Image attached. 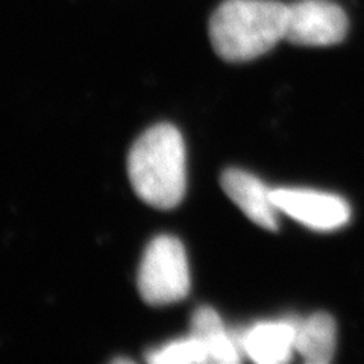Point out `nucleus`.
Instances as JSON below:
<instances>
[{
	"instance_id": "1",
	"label": "nucleus",
	"mask_w": 364,
	"mask_h": 364,
	"mask_svg": "<svg viewBox=\"0 0 364 364\" xmlns=\"http://www.w3.org/2000/svg\"><path fill=\"white\" fill-rule=\"evenodd\" d=\"M289 5L278 0H225L210 18V40L222 60L246 63L284 40Z\"/></svg>"
},
{
	"instance_id": "2",
	"label": "nucleus",
	"mask_w": 364,
	"mask_h": 364,
	"mask_svg": "<svg viewBox=\"0 0 364 364\" xmlns=\"http://www.w3.org/2000/svg\"><path fill=\"white\" fill-rule=\"evenodd\" d=\"M131 186L141 200L159 210H172L186 195V146L173 124L147 129L128 156Z\"/></svg>"
},
{
	"instance_id": "3",
	"label": "nucleus",
	"mask_w": 364,
	"mask_h": 364,
	"mask_svg": "<svg viewBox=\"0 0 364 364\" xmlns=\"http://www.w3.org/2000/svg\"><path fill=\"white\" fill-rule=\"evenodd\" d=\"M140 296L149 305H168L187 298L190 269L184 245L172 235H158L146 247L136 279Z\"/></svg>"
},
{
	"instance_id": "4",
	"label": "nucleus",
	"mask_w": 364,
	"mask_h": 364,
	"mask_svg": "<svg viewBox=\"0 0 364 364\" xmlns=\"http://www.w3.org/2000/svg\"><path fill=\"white\" fill-rule=\"evenodd\" d=\"M349 21L331 0H298L289 5L284 40L298 46H333L343 41Z\"/></svg>"
},
{
	"instance_id": "5",
	"label": "nucleus",
	"mask_w": 364,
	"mask_h": 364,
	"mask_svg": "<svg viewBox=\"0 0 364 364\" xmlns=\"http://www.w3.org/2000/svg\"><path fill=\"white\" fill-rule=\"evenodd\" d=\"M277 210L291 219L318 231H333L350 219V208L345 199L329 193L306 188H275L270 191Z\"/></svg>"
},
{
	"instance_id": "6",
	"label": "nucleus",
	"mask_w": 364,
	"mask_h": 364,
	"mask_svg": "<svg viewBox=\"0 0 364 364\" xmlns=\"http://www.w3.org/2000/svg\"><path fill=\"white\" fill-rule=\"evenodd\" d=\"M220 184L223 191L247 218L267 231L278 230L277 207L263 181L240 168H226Z\"/></svg>"
},
{
	"instance_id": "7",
	"label": "nucleus",
	"mask_w": 364,
	"mask_h": 364,
	"mask_svg": "<svg viewBox=\"0 0 364 364\" xmlns=\"http://www.w3.org/2000/svg\"><path fill=\"white\" fill-rule=\"evenodd\" d=\"M294 322H261L250 326L240 337V349L255 363L281 364L291 360L294 352Z\"/></svg>"
},
{
	"instance_id": "8",
	"label": "nucleus",
	"mask_w": 364,
	"mask_h": 364,
	"mask_svg": "<svg viewBox=\"0 0 364 364\" xmlns=\"http://www.w3.org/2000/svg\"><path fill=\"white\" fill-rule=\"evenodd\" d=\"M294 352L310 364H328L333 360L337 343L334 318L326 313H316L294 322Z\"/></svg>"
},
{
	"instance_id": "9",
	"label": "nucleus",
	"mask_w": 364,
	"mask_h": 364,
	"mask_svg": "<svg viewBox=\"0 0 364 364\" xmlns=\"http://www.w3.org/2000/svg\"><path fill=\"white\" fill-rule=\"evenodd\" d=\"M190 328V334L198 337L207 348V363L234 364L240 361V345L211 306H199L191 316Z\"/></svg>"
},
{
	"instance_id": "10",
	"label": "nucleus",
	"mask_w": 364,
	"mask_h": 364,
	"mask_svg": "<svg viewBox=\"0 0 364 364\" xmlns=\"http://www.w3.org/2000/svg\"><path fill=\"white\" fill-rule=\"evenodd\" d=\"M146 360L152 364H195L207 363L208 354L202 341L190 334L188 337L168 341L161 348L149 350Z\"/></svg>"
}]
</instances>
